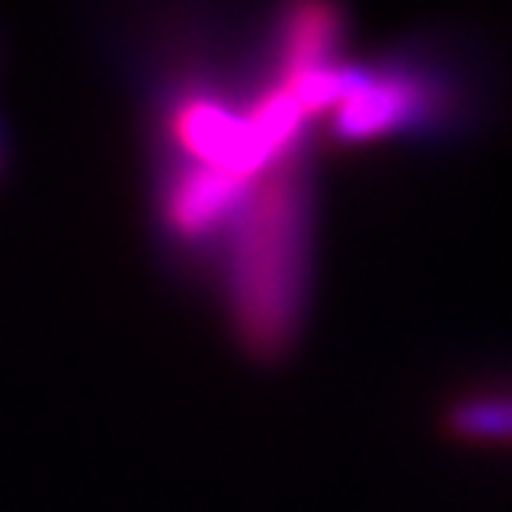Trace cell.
Listing matches in <instances>:
<instances>
[{
    "instance_id": "obj_5",
    "label": "cell",
    "mask_w": 512,
    "mask_h": 512,
    "mask_svg": "<svg viewBox=\"0 0 512 512\" xmlns=\"http://www.w3.org/2000/svg\"><path fill=\"white\" fill-rule=\"evenodd\" d=\"M342 15L331 0H296L285 18V47H281V79L285 75L317 72L331 64L338 47Z\"/></svg>"
},
{
    "instance_id": "obj_3",
    "label": "cell",
    "mask_w": 512,
    "mask_h": 512,
    "mask_svg": "<svg viewBox=\"0 0 512 512\" xmlns=\"http://www.w3.org/2000/svg\"><path fill=\"white\" fill-rule=\"evenodd\" d=\"M253 182L256 178L189 164V168L171 178L168 192H164V221L185 242L210 239L221 228L228 232V224L235 221Z\"/></svg>"
},
{
    "instance_id": "obj_7",
    "label": "cell",
    "mask_w": 512,
    "mask_h": 512,
    "mask_svg": "<svg viewBox=\"0 0 512 512\" xmlns=\"http://www.w3.org/2000/svg\"><path fill=\"white\" fill-rule=\"evenodd\" d=\"M445 431L466 445H512V395H473L445 409Z\"/></svg>"
},
{
    "instance_id": "obj_2",
    "label": "cell",
    "mask_w": 512,
    "mask_h": 512,
    "mask_svg": "<svg viewBox=\"0 0 512 512\" xmlns=\"http://www.w3.org/2000/svg\"><path fill=\"white\" fill-rule=\"evenodd\" d=\"M171 132H175L178 146L189 153L192 164H203V168L260 178L278 160L256 143L246 114H232L207 96H192L178 104L171 114Z\"/></svg>"
},
{
    "instance_id": "obj_1",
    "label": "cell",
    "mask_w": 512,
    "mask_h": 512,
    "mask_svg": "<svg viewBox=\"0 0 512 512\" xmlns=\"http://www.w3.org/2000/svg\"><path fill=\"white\" fill-rule=\"evenodd\" d=\"M306 143L278 157L228 224V306L253 356H281L296 338L310 281Z\"/></svg>"
},
{
    "instance_id": "obj_4",
    "label": "cell",
    "mask_w": 512,
    "mask_h": 512,
    "mask_svg": "<svg viewBox=\"0 0 512 512\" xmlns=\"http://www.w3.org/2000/svg\"><path fill=\"white\" fill-rule=\"evenodd\" d=\"M416 114V89L406 79H374L363 93L345 100L335 111V136L345 143H363L395 132Z\"/></svg>"
},
{
    "instance_id": "obj_6",
    "label": "cell",
    "mask_w": 512,
    "mask_h": 512,
    "mask_svg": "<svg viewBox=\"0 0 512 512\" xmlns=\"http://www.w3.org/2000/svg\"><path fill=\"white\" fill-rule=\"evenodd\" d=\"M374 79H377L374 72L356 68V64H324L317 72L285 75L278 86L285 89L299 104V111L310 118V114H320V111H338L345 100L363 93Z\"/></svg>"
}]
</instances>
